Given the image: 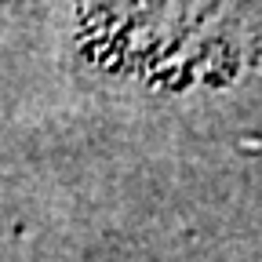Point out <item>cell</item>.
<instances>
[{"mask_svg": "<svg viewBox=\"0 0 262 262\" xmlns=\"http://www.w3.org/2000/svg\"><path fill=\"white\" fill-rule=\"evenodd\" d=\"M106 22L149 55L208 58L262 37V0H98Z\"/></svg>", "mask_w": 262, "mask_h": 262, "instance_id": "6da1fadb", "label": "cell"}]
</instances>
